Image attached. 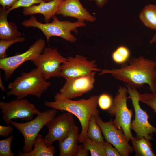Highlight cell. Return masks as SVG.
Here are the masks:
<instances>
[{"label": "cell", "instance_id": "cell-1", "mask_svg": "<svg viewBox=\"0 0 156 156\" xmlns=\"http://www.w3.org/2000/svg\"><path fill=\"white\" fill-rule=\"evenodd\" d=\"M119 68L104 69L100 75L109 74L115 78L137 88L146 84L152 93L156 94L154 85L156 81V62L142 56L130 58Z\"/></svg>", "mask_w": 156, "mask_h": 156}, {"label": "cell", "instance_id": "cell-2", "mask_svg": "<svg viewBox=\"0 0 156 156\" xmlns=\"http://www.w3.org/2000/svg\"><path fill=\"white\" fill-rule=\"evenodd\" d=\"M98 96L94 95L88 99H82L74 101L67 99L60 92L54 96V101H45L44 105L47 107L61 111L72 113L78 119L81 127L79 134V140L82 143L87 138L88 124L90 118L99 116L97 109Z\"/></svg>", "mask_w": 156, "mask_h": 156}, {"label": "cell", "instance_id": "cell-3", "mask_svg": "<svg viewBox=\"0 0 156 156\" xmlns=\"http://www.w3.org/2000/svg\"><path fill=\"white\" fill-rule=\"evenodd\" d=\"M51 84L36 68L28 72H22L20 76L10 82L8 85L10 90L7 95L15 96L18 99H24L29 95L40 98Z\"/></svg>", "mask_w": 156, "mask_h": 156}, {"label": "cell", "instance_id": "cell-4", "mask_svg": "<svg viewBox=\"0 0 156 156\" xmlns=\"http://www.w3.org/2000/svg\"><path fill=\"white\" fill-rule=\"evenodd\" d=\"M52 18L53 21L51 22L43 23L38 21L32 15L29 19L22 21L21 24L25 27L39 29L45 36L47 42H49L52 36H58L71 43L75 42L77 39L71 32L77 33V28L86 25L84 22L60 21L55 16Z\"/></svg>", "mask_w": 156, "mask_h": 156}, {"label": "cell", "instance_id": "cell-5", "mask_svg": "<svg viewBox=\"0 0 156 156\" xmlns=\"http://www.w3.org/2000/svg\"><path fill=\"white\" fill-rule=\"evenodd\" d=\"M128 94L126 87L120 86L111 106L107 110V113L115 117L113 120L114 126L117 129L122 130L129 142L133 137L131 130L133 113L132 110L129 109L127 106V100L129 98Z\"/></svg>", "mask_w": 156, "mask_h": 156}, {"label": "cell", "instance_id": "cell-6", "mask_svg": "<svg viewBox=\"0 0 156 156\" xmlns=\"http://www.w3.org/2000/svg\"><path fill=\"white\" fill-rule=\"evenodd\" d=\"M57 110L51 108L40 112L35 118L24 123L11 121V125L18 129L24 137L23 152L29 153L32 150L34 143L39 133L49 122L55 117Z\"/></svg>", "mask_w": 156, "mask_h": 156}, {"label": "cell", "instance_id": "cell-7", "mask_svg": "<svg viewBox=\"0 0 156 156\" xmlns=\"http://www.w3.org/2000/svg\"><path fill=\"white\" fill-rule=\"evenodd\" d=\"M0 108L3 121L6 125H9L13 120L30 121L33 119L34 115L40 112L33 104L23 99H17L8 102L0 101Z\"/></svg>", "mask_w": 156, "mask_h": 156}, {"label": "cell", "instance_id": "cell-8", "mask_svg": "<svg viewBox=\"0 0 156 156\" xmlns=\"http://www.w3.org/2000/svg\"><path fill=\"white\" fill-rule=\"evenodd\" d=\"M126 87L135 112V118L131 122V129L135 132L137 137H144L150 141L153 139V134L156 133V128L150 124L148 114L140 106L139 92L137 88L127 84Z\"/></svg>", "mask_w": 156, "mask_h": 156}, {"label": "cell", "instance_id": "cell-9", "mask_svg": "<svg viewBox=\"0 0 156 156\" xmlns=\"http://www.w3.org/2000/svg\"><path fill=\"white\" fill-rule=\"evenodd\" d=\"M46 43L44 40H36L25 52L19 54L0 59V68L4 72V77L8 81L14 71L21 65L28 61L37 58L43 52Z\"/></svg>", "mask_w": 156, "mask_h": 156}, {"label": "cell", "instance_id": "cell-10", "mask_svg": "<svg viewBox=\"0 0 156 156\" xmlns=\"http://www.w3.org/2000/svg\"><path fill=\"white\" fill-rule=\"evenodd\" d=\"M66 60L57 48L48 47H45L38 57L31 61L47 80L52 77H60L61 65Z\"/></svg>", "mask_w": 156, "mask_h": 156}, {"label": "cell", "instance_id": "cell-11", "mask_svg": "<svg viewBox=\"0 0 156 156\" xmlns=\"http://www.w3.org/2000/svg\"><path fill=\"white\" fill-rule=\"evenodd\" d=\"M95 60L89 61L85 56L77 55L70 56L61 66L60 77L65 79L83 76L94 72L101 71Z\"/></svg>", "mask_w": 156, "mask_h": 156}, {"label": "cell", "instance_id": "cell-12", "mask_svg": "<svg viewBox=\"0 0 156 156\" xmlns=\"http://www.w3.org/2000/svg\"><path fill=\"white\" fill-rule=\"evenodd\" d=\"M73 114L69 112L63 113L49 122L46 126L48 132L44 138L46 145H52L55 141L63 140L75 125Z\"/></svg>", "mask_w": 156, "mask_h": 156}, {"label": "cell", "instance_id": "cell-13", "mask_svg": "<svg viewBox=\"0 0 156 156\" xmlns=\"http://www.w3.org/2000/svg\"><path fill=\"white\" fill-rule=\"evenodd\" d=\"M95 118L106 141L117 149L121 156H129L133 149L128 143L122 130L117 129L114 126L112 119L105 122L99 116Z\"/></svg>", "mask_w": 156, "mask_h": 156}, {"label": "cell", "instance_id": "cell-14", "mask_svg": "<svg viewBox=\"0 0 156 156\" xmlns=\"http://www.w3.org/2000/svg\"><path fill=\"white\" fill-rule=\"evenodd\" d=\"M95 74L94 72L83 76L66 79L60 92L65 97L70 99L81 96L93 88Z\"/></svg>", "mask_w": 156, "mask_h": 156}, {"label": "cell", "instance_id": "cell-15", "mask_svg": "<svg viewBox=\"0 0 156 156\" xmlns=\"http://www.w3.org/2000/svg\"><path fill=\"white\" fill-rule=\"evenodd\" d=\"M56 14H61L65 17L76 18L78 21L94 22L96 20V17L91 14L84 8L79 0H63Z\"/></svg>", "mask_w": 156, "mask_h": 156}, {"label": "cell", "instance_id": "cell-16", "mask_svg": "<svg viewBox=\"0 0 156 156\" xmlns=\"http://www.w3.org/2000/svg\"><path fill=\"white\" fill-rule=\"evenodd\" d=\"M63 0H54L48 2H43L38 5H33L24 8L22 13L24 16L35 14H42L45 23H48L52 18L55 16L59 6Z\"/></svg>", "mask_w": 156, "mask_h": 156}, {"label": "cell", "instance_id": "cell-17", "mask_svg": "<svg viewBox=\"0 0 156 156\" xmlns=\"http://www.w3.org/2000/svg\"><path fill=\"white\" fill-rule=\"evenodd\" d=\"M79 129L75 125L63 140L58 142L60 156H76L79 145Z\"/></svg>", "mask_w": 156, "mask_h": 156}, {"label": "cell", "instance_id": "cell-18", "mask_svg": "<svg viewBox=\"0 0 156 156\" xmlns=\"http://www.w3.org/2000/svg\"><path fill=\"white\" fill-rule=\"evenodd\" d=\"M8 9L0 8V38L10 40L19 37L22 34L19 31L15 23L8 21Z\"/></svg>", "mask_w": 156, "mask_h": 156}, {"label": "cell", "instance_id": "cell-19", "mask_svg": "<svg viewBox=\"0 0 156 156\" xmlns=\"http://www.w3.org/2000/svg\"><path fill=\"white\" fill-rule=\"evenodd\" d=\"M33 149L30 152L18 153L19 156H53L56 153V149L52 145L48 146L45 144L42 135L38 134L33 144Z\"/></svg>", "mask_w": 156, "mask_h": 156}, {"label": "cell", "instance_id": "cell-20", "mask_svg": "<svg viewBox=\"0 0 156 156\" xmlns=\"http://www.w3.org/2000/svg\"><path fill=\"white\" fill-rule=\"evenodd\" d=\"M140 20L146 27L156 31V5L149 4L141 11Z\"/></svg>", "mask_w": 156, "mask_h": 156}, {"label": "cell", "instance_id": "cell-21", "mask_svg": "<svg viewBox=\"0 0 156 156\" xmlns=\"http://www.w3.org/2000/svg\"><path fill=\"white\" fill-rule=\"evenodd\" d=\"M136 156H155L149 140L144 137H133L131 140Z\"/></svg>", "mask_w": 156, "mask_h": 156}, {"label": "cell", "instance_id": "cell-22", "mask_svg": "<svg viewBox=\"0 0 156 156\" xmlns=\"http://www.w3.org/2000/svg\"><path fill=\"white\" fill-rule=\"evenodd\" d=\"M82 145L90 151L91 156H106L103 145L101 143L87 137Z\"/></svg>", "mask_w": 156, "mask_h": 156}, {"label": "cell", "instance_id": "cell-23", "mask_svg": "<svg viewBox=\"0 0 156 156\" xmlns=\"http://www.w3.org/2000/svg\"><path fill=\"white\" fill-rule=\"evenodd\" d=\"M101 129L96 122L95 118L92 116L89 121L87 131V137L103 143L105 141Z\"/></svg>", "mask_w": 156, "mask_h": 156}, {"label": "cell", "instance_id": "cell-24", "mask_svg": "<svg viewBox=\"0 0 156 156\" xmlns=\"http://www.w3.org/2000/svg\"><path fill=\"white\" fill-rule=\"evenodd\" d=\"M130 56V52L129 49L125 46L120 45L113 52L112 57L116 63L122 64L127 62Z\"/></svg>", "mask_w": 156, "mask_h": 156}, {"label": "cell", "instance_id": "cell-25", "mask_svg": "<svg viewBox=\"0 0 156 156\" xmlns=\"http://www.w3.org/2000/svg\"><path fill=\"white\" fill-rule=\"evenodd\" d=\"M25 40V37L21 36L10 40L1 39L0 41V58L3 59L7 57L6 51L10 46L14 43L23 42Z\"/></svg>", "mask_w": 156, "mask_h": 156}, {"label": "cell", "instance_id": "cell-26", "mask_svg": "<svg viewBox=\"0 0 156 156\" xmlns=\"http://www.w3.org/2000/svg\"><path fill=\"white\" fill-rule=\"evenodd\" d=\"M13 138V136L12 135L0 141V156H14L15 155L11 150V143Z\"/></svg>", "mask_w": 156, "mask_h": 156}, {"label": "cell", "instance_id": "cell-27", "mask_svg": "<svg viewBox=\"0 0 156 156\" xmlns=\"http://www.w3.org/2000/svg\"><path fill=\"white\" fill-rule=\"evenodd\" d=\"M138 95L140 101L148 106L156 114V94L139 93Z\"/></svg>", "mask_w": 156, "mask_h": 156}, {"label": "cell", "instance_id": "cell-28", "mask_svg": "<svg viewBox=\"0 0 156 156\" xmlns=\"http://www.w3.org/2000/svg\"><path fill=\"white\" fill-rule=\"evenodd\" d=\"M113 100L109 94L103 93L98 97V103L100 107L103 110H108L111 106Z\"/></svg>", "mask_w": 156, "mask_h": 156}, {"label": "cell", "instance_id": "cell-29", "mask_svg": "<svg viewBox=\"0 0 156 156\" xmlns=\"http://www.w3.org/2000/svg\"><path fill=\"white\" fill-rule=\"evenodd\" d=\"M43 2H44L43 0H19L8 10L10 12L11 11L19 7H28L35 4H39Z\"/></svg>", "mask_w": 156, "mask_h": 156}, {"label": "cell", "instance_id": "cell-30", "mask_svg": "<svg viewBox=\"0 0 156 156\" xmlns=\"http://www.w3.org/2000/svg\"><path fill=\"white\" fill-rule=\"evenodd\" d=\"M106 156H121L119 152L108 142L105 141L103 143Z\"/></svg>", "mask_w": 156, "mask_h": 156}, {"label": "cell", "instance_id": "cell-31", "mask_svg": "<svg viewBox=\"0 0 156 156\" xmlns=\"http://www.w3.org/2000/svg\"><path fill=\"white\" fill-rule=\"evenodd\" d=\"M14 126L12 125H0V136L4 137H9L13 131Z\"/></svg>", "mask_w": 156, "mask_h": 156}, {"label": "cell", "instance_id": "cell-32", "mask_svg": "<svg viewBox=\"0 0 156 156\" xmlns=\"http://www.w3.org/2000/svg\"><path fill=\"white\" fill-rule=\"evenodd\" d=\"M19 0H0V4L3 9H8L11 8Z\"/></svg>", "mask_w": 156, "mask_h": 156}, {"label": "cell", "instance_id": "cell-33", "mask_svg": "<svg viewBox=\"0 0 156 156\" xmlns=\"http://www.w3.org/2000/svg\"><path fill=\"white\" fill-rule=\"evenodd\" d=\"M89 151L84 148L82 144L79 145L76 156H87Z\"/></svg>", "mask_w": 156, "mask_h": 156}, {"label": "cell", "instance_id": "cell-34", "mask_svg": "<svg viewBox=\"0 0 156 156\" xmlns=\"http://www.w3.org/2000/svg\"><path fill=\"white\" fill-rule=\"evenodd\" d=\"M109 0H93L97 6L100 8L103 7L107 3Z\"/></svg>", "mask_w": 156, "mask_h": 156}, {"label": "cell", "instance_id": "cell-35", "mask_svg": "<svg viewBox=\"0 0 156 156\" xmlns=\"http://www.w3.org/2000/svg\"><path fill=\"white\" fill-rule=\"evenodd\" d=\"M156 43V32L149 41L150 44Z\"/></svg>", "mask_w": 156, "mask_h": 156}, {"label": "cell", "instance_id": "cell-36", "mask_svg": "<svg viewBox=\"0 0 156 156\" xmlns=\"http://www.w3.org/2000/svg\"><path fill=\"white\" fill-rule=\"evenodd\" d=\"M0 87L2 92H4L5 90V88L3 83L1 76L0 77Z\"/></svg>", "mask_w": 156, "mask_h": 156}, {"label": "cell", "instance_id": "cell-37", "mask_svg": "<svg viewBox=\"0 0 156 156\" xmlns=\"http://www.w3.org/2000/svg\"><path fill=\"white\" fill-rule=\"evenodd\" d=\"M54 0H43V1L44 2H48L53 1Z\"/></svg>", "mask_w": 156, "mask_h": 156}, {"label": "cell", "instance_id": "cell-38", "mask_svg": "<svg viewBox=\"0 0 156 156\" xmlns=\"http://www.w3.org/2000/svg\"><path fill=\"white\" fill-rule=\"evenodd\" d=\"M154 90L155 92L156 93V81H155L154 85Z\"/></svg>", "mask_w": 156, "mask_h": 156}, {"label": "cell", "instance_id": "cell-39", "mask_svg": "<svg viewBox=\"0 0 156 156\" xmlns=\"http://www.w3.org/2000/svg\"><path fill=\"white\" fill-rule=\"evenodd\" d=\"M89 1H93V0H87Z\"/></svg>", "mask_w": 156, "mask_h": 156}]
</instances>
